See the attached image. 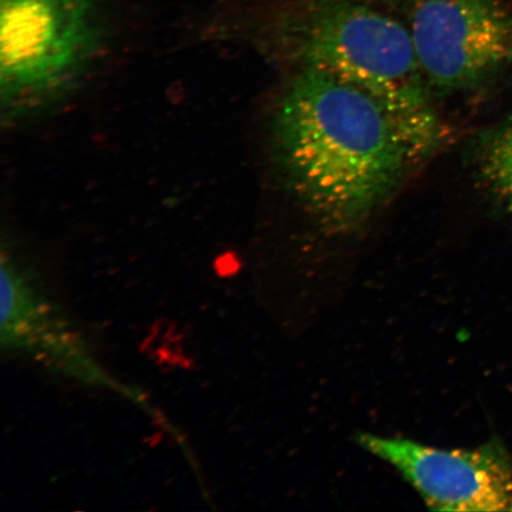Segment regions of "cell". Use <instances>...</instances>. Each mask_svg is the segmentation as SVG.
I'll return each mask as SVG.
<instances>
[{"label":"cell","instance_id":"obj_1","mask_svg":"<svg viewBox=\"0 0 512 512\" xmlns=\"http://www.w3.org/2000/svg\"><path fill=\"white\" fill-rule=\"evenodd\" d=\"M271 143L286 187L330 236L360 232L425 159L375 96L312 70L292 72L280 93Z\"/></svg>","mask_w":512,"mask_h":512},{"label":"cell","instance_id":"obj_2","mask_svg":"<svg viewBox=\"0 0 512 512\" xmlns=\"http://www.w3.org/2000/svg\"><path fill=\"white\" fill-rule=\"evenodd\" d=\"M262 34L292 72L330 75L375 96L425 158L443 143L444 124L408 23L374 0H288L273 10Z\"/></svg>","mask_w":512,"mask_h":512},{"label":"cell","instance_id":"obj_3","mask_svg":"<svg viewBox=\"0 0 512 512\" xmlns=\"http://www.w3.org/2000/svg\"><path fill=\"white\" fill-rule=\"evenodd\" d=\"M96 0H0L2 105L21 117L67 92L100 42Z\"/></svg>","mask_w":512,"mask_h":512},{"label":"cell","instance_id":"obj_4","mask_svg":"<svg viewBox=\"0 0 512 512\" xmlns=\"http://www.w3.org/2000/svg\"><path fill=\"white\" fill-rule=\"evenodd\" d=\"M407 23L433 94L471 91L512 66V12L503 0H416Z\"/></svg>","mask_w":512,"mask_h":512},{"label":"cell","instance_id":"obj_5","mask_svg":"<svg viewBox=\"0 0 512 512\" xmlns=\"http://www.w3.org/2000/svg\"><path fill=\"white\" fill-rule=\"evenodd\" d=\"M0 344L9 356L27 358L56 375L89 387H105L143 403L142 393L114 381L82 332L51 300L38 278L14 255L3 253Z\"/></svg>","mask_w":512,"mask_h":512},{"label":"cell","instance_id":"obj_6","mask_svg":"<svg viewBox=\"0 0 512 512\" xmlns=\"http://www.w3.org/2000/svg\"><path fill=\"white\" fill-rule=\"evenodd\" d=\"M357 443L398 470L434 510L512 511V463L495 441L476 450H441L361 433Z\"/></svg>","mask_w":512,"mask_h":512},{"label":"cell","instance_id":"obj_7","mask_svg":"<svg viewBox=\"0 0 512 512\" xmlns=\"http://www.w3.org/2000/svg\"><path fill=\"white\" fill-rule=\"evenodd\" d=\"M477 170L485 188L512 217V121L485 134L477 150Z\"/></svg>","mask_w":512,"mask_h":512}]
</instances>
